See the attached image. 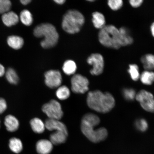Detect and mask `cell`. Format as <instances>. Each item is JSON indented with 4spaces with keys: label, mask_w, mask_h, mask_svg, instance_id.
<instances>
[{
    "label": "cell",
    "mask_w": 154,
    "mask_h": 154,
    "mask_svg": "<svg viewBox=\"0 0 154 154\" xmlns=\"http://www.w3.org/2000/svg\"><path fill=\"white\" fill-rule=\"evenodd\" d=\"M9 147L11 151L15 153H19L22 151V142L19 138L13 137L9 141Z\"/></svg>",
    "instance_id": "7402d4cb"
},
{
    "label": "cell",
    "mask_w": 154,
    "mask_h": 154,
    "mask_svg": "<svg viewBox=\"0 0 154 154\" xmlns=\"http://www.w3.org/2000/svg\"><path fill=\"white\" fill-rule=\"evenodd\" d=\"M35 36L44 37L40 44L45 49L53 47L57 44L59 35L55 26L49 23L40 24L36 26L34 30Z\"/></svg>",
    "instance_id": "3957f363"
},
{
    "label": "cell",
    "mask_w": 154,
    "mask_h": 154,
    "mask_svg": "<svg viewBox=\"0 0 154 154\" xmlns=\"http://www.w3.org/2000/svg\"><path fill=\"white\" fill-rule=\"evenodd\" d=\"M120 33V42L121 47L131 45L134 42V39L131 36L128 29L122 27L119 29Z\"/></svg>",
    "instance_id": "2e32d148"
},
{
    "label": "cell",
    "mask_w": 154,
    "mask_h": 154,
    "mask_svg": "<svg viewBox=\"0 0 154 154\" xmlns=\"http://www.w3.org/2000/svg\"><path fill=\"white\" fill-rule=\"evenodd\" d=\"M122 95L125 100L129 101L135 99L137 93L135 90L132 88H125L122 91Z\"/></svg>",
    "instance_id": "83f0119b"
},
{
    "label": "cell",
    "mask_w": 154,
    "mask_h": 154,
    "mask_svg": "<svg viewBox=\"0 0 154 154\" xmlns=\"http://www.w3.org/2000/svg\"><path fill=\"white\" fill-rule=\"evenodd\" d=\"M140 61L145 70H154V55L148 54L144 55L140 58Z\"/></svg>",
    "instance_id": "ac0fdd59"
},
{
    "label": "cell",
    "mask_w": 154,
    "mask_h": 154,
    "mask_svg": "<svg viewBox=\"0 0 154 154\" xmlns=\"http://www.w3.org/2000/svg\"><path fill=\"white\" fill-rule=\"evenodd\" d=\"M88 1L92 2H94V1H92V0H91V1Z\"/></svg>",
    "instance_id": "74e56055"
},
{
    "label": "cell",
    "mask_w": 154,
    "mask_h": 154,
    "mask_svg": "<svg viewBox=\"0 0 154 154\" xmlns=\"http://www.w3.org/2000/svg\"><path fill=\"white\" fill-rule=\"evenodd\" d=\"M130 5L134 8L139 7L143 3L142 0H130L129 1Z\"/></svg>",
    "instance_id": "d6a6232c"
},
{
    "label": "cell",
    "mask_w": 154,
    "mask_h": 154,
    "mask_svg": "<svg viewBox=\"0 0 154 154\" xmlns=\"http://www.w3.org/2000/svg\"><path fill=\"white\" fill-rule=\"evenodd\" d=\"M107 4L113 11H117L120 9L123 5V1L122 0H109Z\"/></svg>",
    "instance_id": "4dcf8cb0"
},
{
    "label": "cell",
    "mask_w": 154,
    "mask_h": 154,
    "mask_svg": "<svg viewBox=\"0 0 154 154\" xmlns=\"http://www.w3.org/2000/svg\"><path fill=\"white\" fill-rule=\"evenodd\" d=\"M140 79L142 83L145 85H152L154 82V72L152 71H144L140 74Z\"/></svg>",
    "instance_id": "44dd1931"
},
{
    "label": "cell",
    "mask_w": 154,
    "mask_h": 154,
    "mask_svg": "<svg viewBox=\"0 0 154 154\" xmlns=\"http://www.w3.org/2000/svg\"><path fill=\"white\" fill-rule=\"evenodd\" d=\"M100 122L99 116L92 113H88L84 115L82 120L81 129L86 137L93 143H97L105 140L108 136V132L105 128L96 129Z\"/></svg>",
    "instance_id": "6da1fadb"
},
{
    "label": "cell",
    "mask_w": 154,
    "mask_h": 154,
    "mask_svg": "<svg viewBox=\"0 0 154 154\" xmlns=\"http://www.w3.org/2000/svg\"><path fill=\"white\" fill-rule=\"evenodd\" d=\"M84 23V17L82 13L75 10H71L63 16L62 26L67 33L74 34L79 32Z\"/></svg>",
    "instance_id": "5b68a950"
},
{
    "label": "cell",
    "mask_w": 154,
    "mask_h": 154,
    "mask_svg": "<svg viewBox=\"0 0 154 154\" xmlns=\"http://www.w3.org/2000/svg\"><path fill=\"white\" fill-rule=\"evenodd\" d=\"M68 134V132L55 131V132L50 135V140L53 144L59 145L65 143L66 141Z\"/></svg>",
    "instance_id": "5bb4252c"
},
{
    "label": "cell",
    "mask_w": 154,
    "mask_h": 154,
    "mask_svg": "<svg viewBox=\"0 0 154 154\" xmlns=\"http://www.w3.org/2000/svg\"><path fill=\"white\" fill-rule=\"evenodd\" d=\"M77 70L76 63L72 60L65 61L63 67V70L65 74L70 75L74 74Z\"/></svg>",
    "instance_id": "603a6c76"
},
{
    "label": "cell",
    "mask_w": 154,
    "mask_h": 154,
    "mask_svg": "<svg viewBox=\"0 0 154 154\" xmlns=\"http://www.w3.org/2000/svg\"><path fill=\"white\" fill-rule=\"evenodd\" d=\"M42 109L49 119L60 120L63 116L60 104L55 100H51L49 103L45 104Z\"/></svg>",
    "instance_id": "52a82bcc"
},
{
    "label": "cell",
    "mask_w": 154,
    "mask_h": 154,
    "mask_svg": "<svg viewBox=\"0 0 154 154\" xmlns=\"http://www.w3.org/2000/svg\"><path fill=\"white\" fill-rule=\"evenodd\" d=\"M70 94V92L69 88L64 85L59 87L56 92L57 97L61 100H64L68 99Z\"/></svg>",
    "instance_id": "d4e9b609"
},
{
    "label": "cell",
    "mask_w": 154,
    "mask_h": 154,
    "mask_svg": "<svg viewBox=\"0 0 154 154\" xmlns=\"http://www.w3.org/2000/svg\"><path fill=\"white\" fill-rule=\"evenodd\" d=\"M87 62L88 64L92 66V68L90 71L91 74L98 76L103 73L104 68V60L101 54H92L88 57Z\"/></svg>",
    "instance_id": "9c48e42d"
},
{
    "label": "cell",
    "mask_w": 154,
    "mask_h": 154,
    "mask_svg": "<svg viewBox=\"0 0 154 154\" xmlns=\"http://www.w3.org/2000/svg\"><path fill=\"white\" fill-rule=\"evenodd\" d=\"M11 3L9 0H0V13L3 14L8 12L11 9Z\"/></svg>",
    "instance_id": "f546056e"
},
{
    "label": "cell",
    "mask_w": 154,
    "mask_h": 154,
    "mask_svg": "<svg viewBox=\"0 0 154 154\" xmlns=\"http://www.w3.org/2000/svg\"><path fill=\"white\" fill-rule=\"evenodd\" d=\"M89 84L88 79L80 74L74 75L71 79V88L75 93H85L89 89Z\"/></svg>",
    "instance_id": "ba28073f"
},
{
    "label": "cell",
    "mask_w": 154,
    "mask_h": 154,
    "mask_svg": "<svg viewBox=\"0 0 154 154\" xmlns=\"http://www.w3.org/2000/svg\"><path fill=\"white\" fill-rule=\"evenodd\" d=\"M7 108V104L5 100L2 98H0V114H2Z\"/></svg>",
    "instance_id": "1f68e13d"
},
{
    "label": "cell",
    "mask_w": 154,
    "mask_h": 154,
    "mask_svg": "<svg viewBox=\"0 0 154 154\" xmlns=\"http://www.w3.org/2000/svg\"><path fill=\"white\" fill-rule=\"evenodd\" d=\"M98 37L100 43L106 47L117 49L121 47L120 31L113 25H106L100 29Z\"/></svg>",
    "instance_id": "277c9868"
},
{
    "label": "cell",
    "mask_w": 154,
    "mask_h": 154,
    "mask_svg": "<svg viewBox=\"0 0 154 154\" xmlns=\"http://www.w3.org/2000/svg\"><path fill=\"white\" fill-rule=\"evenodd\" d=\"M53 144L49 140H41L36 143V151L39 154H49L52 151Z\"/></svg>",
    "instance_id": "7c38bea8"
},
{
    "label": "cell",
    "mask_w": 154,
    "mask_h": 154,
    "mask_svg": "<svg viewBox=\"0 0 154 154\" xmlns=\"http://www.w3.org/2000/svg\"><path fill=\"white\" fill-rule=\"evenodd\" d=\"M2 18L3 23L9 27L17 24L19 21L18 15L13 11H9L3 14Z\"/></svg>",
    "instance_id": "4fadbf2b"
},
{
    "label": "cell",
    "mask_w": 154,
    "mask_h": 154,
    "mask_svg": "<svg viewBox=\"0 0 154 154\" xmlns=\"http://www.w3.org/2000/svg\"><path fill=\"white\" fill-rule=\"evenodd\" d=\"M0 124H1V121H0Z\"/></svg>",
    "instance_id": "f35d334b"
},
{
    "label": "cell",
    "mask_w": 154,
    "mask_h": 154,
    "mask_svg": "<svg viewBox=\"0 0 154 154\" xmlns=\"http://www.w3.org/2000/svg\"><path fill=\"white\" fill-rule=\"evenodd\" d=\"M7 42L9 47L15 50L21 49L24 44L23 39L20 36L16 35L9 36Z\"/></svg>",
    "instance_id": "d6986e66"
},
{
    "label": "cell",
    "mask_w": 154,
    "mask_h": 154,
    "mask_svg": "<svg viewBox=\"0 0 154 154\" xmlns=\"http://www.w3.org/2000/svg\"><path fill=\"white\" fill-rule=\"evenodd\" d=\"M5 69L2 65L0 63V77H2L5 74Z\"/></svg>",
    "instance_id": "836d02e7"
},
{
    "label": "cell",
    "mask_w": 154,
    "mask_h": 154,
    "mask_svg": "<svg viewBox=\"0 0 154 154\" xmlns=\"http://www.w3.org/2000/svg\"><path fill=\"white\" fill-rule=\"evenodd\" d=\"M31 1L30 0H21L20 1V2L23 5H26L29 3Z\"/></svg>",
    "instance_id": "e575fe53"
},
{
    "label": "cell",
    "mask_w": 154,
    "mask_h": 154,
    "mask_svg": "<svg viewBox=\"0 0 154 154\" xmlns=\"http://www.w3.org/2000/svg\"><path fill=\"white\" fill-rule=\"evenodd\" d=\"M45 128L50 131H61L68 132L67 128L63 123L59 120L48 119L45 123Z\"/></svg>",
    "instance_id": "8fae6325"
},
{
    "label": "cell",
    "mask_w": 154,
    "mask_h": 154,
    "mask_svg": "<svg viewBox=\"0 0 154 154\" xmlns=\"http://www.w3.org/2000/svg\"><path fill=\"white\" fill-rule=\"evenodd\" d=\"M135 126L137 130L141 132H146L149 128V124L145 119H140L135 122Z\"/></svg>",
    "instance_id": "f1b7e54d"
},
{
    "label": "cell",
    "mask_w": 154,
    "mask_h": 154,
    "mask_svg": "<svg viewBox=\"0 0 154 154\" xmlns=\"http://www.w3.org/2000/svg\"><path fill=\"white\" fill-rule=\"evenodd\" d=\"M7 79L10 83L17 84L19 81V77L13 68H9L5 73Z\"/></svg>",
    "instance_id": "4316f807"
},
{
    "label": "cell",
    "mask_w": 154,
    "mask_h": 154,
    "mask_svg": "<svg viewBox=\"0 0 154 154\" xmlns=\"http://www.w3.org/2000/svg\"><path fill=\"white\" fill-rule=\"evenodd\" d=\"M30 124L32 130L36 133L42 134L45 131V123L39 119L35 118L32 119L30 121Z\"/></svg>",
    "instance_id": "ffe728a7"
},
{
    "label": "cell",
    "mask_w": 154,
    "mask_h": 154,
    "mask_svg": "<svg viewBox=\"0 0 154 154\" xmlns=\"http://www.w3.org/2000/svg\"><path fill=\"white\" fill-rule=\"evenodd\" d=\"M135 99L144 110L154 113V96L151 92L144 90H140L137 93Z\"/></svg>",
    "instance_id": "8992f818"
},
{
    "label": "cell",
    "mask_w": 154,
    "mask_h": 154,
    "mask_svg": "<svg viewBox=\"0 0 154 154\" xmlns=\"http://www.w3.org/2000/svg\"><path fill=\"white\" fill-rule=\"evenodd\" d=\"M151 31L152 35L154 38V22L151 25Z\"/></svg>",
    "instance_id": "8d00e7d4"
},
{
    "label": "cell",
    "mask_w": 154,
    "mask_h": 154,
    "mask_svg": "<svg viewBox=\"0 0 154 154\" xmlns=\"http://www.w3.org/2000/svg\"><path fill=\"white\" fill-rule=\"evenodd\" d=\"M44 76L45 84L46 85L50 88H59L62 83V76L59 71H48L45 73Z\"/></svg>",
    "instance_id": "30bf717a"
},
{
    "label": "cell",
    "mask_w": 154,
    "mask_h": 154,
    "mask_svg": "<svg viewBox=\"0 0 154 154\" xmlns=\"http://www.w3.org/2000/svg\"><path fill=\"white\" fill-rule=\"evenodd\" d=\"M5 125L8 131L14 132L18 129L19 123L18 119L14 116L10 115L5 117Z\"/></svg>",
    "instance_id": "9a60e30c"
},
{
    "label": "cell",
    "mask_w": 154,
    "mask_h": 154,
    "mask_svg": "<svg viewBox=\"0 0 154 154\" xmlns=\"http://www.w3.org/2000/svg\"><path fill=\"white\" fill-rule=\"evenodd\" d=\"M87 103L92 110L106 113L112 110L115 106L116 102L114 97L109 92L96 90L88 92Z\"/></svg>",
    "instance_id": "7a4b0ae2"
},
{
    "label": "cell",
    "mask_w": 154,
    "mask_h": 154,
    "mask_svg": "<svg viewBox=\"0 0 154 154\" xmlns=\"http://www.w3.org/2000/svg\"><path fill=\"white\" fill-rule=\"evenodd\" d=\"M20 19L22 23L26 26H30L33 22L32 14L27 10L22 11L20 15Z\"/></svg>",
    "instance_id": "cb8c5ba5"
},
{
    "label": "cell",
    "mask_w": 154,
    "mask_h": 154,
    "mask_svg": "<svg viewBox=\"0 0 154 154\" xmlns=\"http://www.w3.org/2000/svg\"><path fill=\"white\" fill-rule=\"evenodd\" d=\"M92 22L95 28L101 29L106 26L105 17L102 13L96 11L92 13Z\"/></svg>",
    "instance_id": "e0dca14e"
},
{
    "label": "cell",
    "mask_w": 154,
    "mask_h": 154,
    "mask_svg": "<svg viewBox=\"0 0 154 154\" xmlns=\"http://www.w3.org/2000/svg\"><path fill=\"white\" fill-rule=\"evenodd\" d=\"M54 2H55L57 4L61 5L64 4L66 1L65 0H55Z\"/></svg>",
    "instance_id": "d590c367"
},
{
    "label": "cell",
    "mask_w": 154,
    "mask_h": 154,
    "mask_svg": "<svg viewBox=\"0 0 154 154\" xmlns=\"http://www.w3.org/2000/svg\"><path fill=\"white\" fill-rule=\"evenodd\" d=\"M128 72L131 79L134 81H137L139 79L140 74L139 67L137 65L131 64L129 65Z\"/></svg>",
    "instance_id": "484cf974"
}]
</instances>
